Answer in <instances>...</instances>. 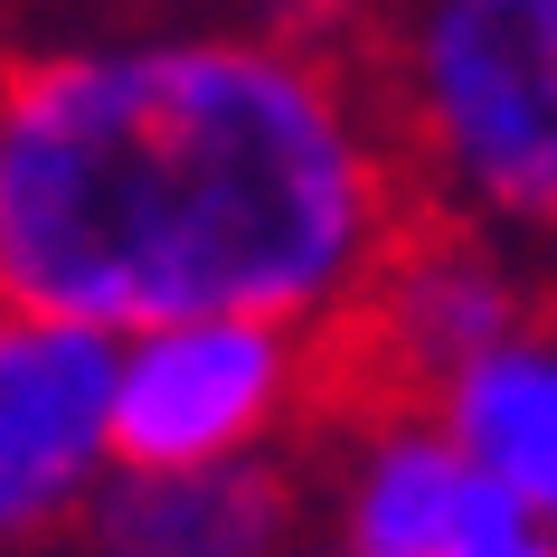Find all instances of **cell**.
I'll return each mask as SVG.
<instances>
[{
    "label": "cell",
    "instance_id": "obj_4",
    "mask_svg": "<svg viewBox=\"0 0 557 557\" xmlns=\"http://www.w3.org/2000/svg\"><path fill=\"white\" fill-rule=\"evenodd\" d=\"M114 472V341L0 302V557H58Z\"/></svg>",
    "mask_w": 557,
    "mask_h": 557
},
{
    "label": "cell",
    "instance_id": "obj_1",
    "mask_svg": "<svg viewBox=\"0 0 557 557\" xmlns=\"http://www.w3.org/2000/svg\"><path fill=\"white\" fill-rule=\"evenodd\" d=\"M425 199L331 20H123L0 58V302L350 331Z\"/></svg>",
    "mask_w": 557,
    "mask_h": 557
},
{
    "label": "cell",
    "instance_id": "obj_2",
    "mask_svg": "<svg viewBox=\"0 0 557 557\" xmlns=\"http://www.w3.org/2000/svg\"><path fill=\"white\" fill-rule=\"evenodd\" d=\"M359 58L425 218L557 236V0H387Z\"/></svg>",
    "mask_w": 557,
    "mask_h": 557
},
{
    "label": "cell",
    "instance_id": "obj_3",
    "mask_svg": "<svg viewBox=\"0 0 557 557\" xmlns=\"http://www.w3.org/2000/svg\"><path fill=\"white\" fill-rule=\"evenodd\" d=\"M322 407H341L322 331L218 312L114 341V463L133 472L294 454V425Z\"/></svg>",
    "mask_w": 557,
    "mask_h": 557
},
{
    "label": "cell",
    "instance_id": "obj_6",
    "mask_svg": "<svg viewBox=\"0 0 557 557\" xmlns=\"http://www.w3.org/2000/svg\"><path fill=\"white\" fill-rule=\"evenodd\" d=\"M312 529H322V492H312L302 454L199 463V472L114 463L58 557H302Z\"/></svg>",
    "mask_w": 557,
    "mask_h": 557
},
{
    "label": "cell",
    "instance_id": "obj_5",
    "mask_svg": "<svg viewBox=\"0 0 557 557\" xmlns=\"http://www.w3.org/2000/svg\"><path fill=\"white\" fill-rule=\"evenodd\" d=\"M520 331H529V294L500 256V236L416 218V236L379 274V294L359 302V322L331 331V379H341V407L435 397L444 379H463L482 350L520 341Z\"/></svg>",
    "mask_w": 557,
    "mask_h": 557
},
{
    "label": "cell",
    "instance_id": "obj_10",
    "mask_svg": "<svg viewBox=\"0 0 557 557\" xmlns=\"http://www.w3.org/2000/svg\"><path fill=\"white\" fill-rule=\"evenodd\" d=\"M454 557H557V529L548 520H529L510 492H472V510H463V539H454Z\"/></svg>",
    "mask_w": 557,
    "mask_h": 557
},
{
    "label": "cell",
    "instance_id": "obj_8",
    "mask_svg": "<svg viewBox=\"0 0 557 557\" xmlns=\"http://www.w3.org/2000/svg\"><path fill=\"white\" fill-rule=\"evenodd\" d=\"M425 407L454 425L463 463L492 492H510L529 520L557 529V331L529 322L520 341L482 350L463 379H444Z\"/></svg>",
    "mask_w": 557,
    "mask_h": 557
},
{
    "label": "cell",
    "instance_id": "obj_9",
    "mask_svg": "<svg viewBox=\"0 0 557 557\" xmlns=\"http://www.w3.org/2000/svg\"><path fill=\"white\" fill-rule=\"evenodd\" d=\"M171 0H0V58L38 48V38H76V29H123V20H161Z\"/></svg>",
    "mask_w": 557,
    "mask_h": 557
},
{
    "label": "cell",
    "instance_id": "obj_7",
    "mask_svg": "<svg viewBox=\"0 0 557 557\" xmlns=\"http://www.w3.org/2000/svg\"><path fill=\"white\" fill-rule=\"evenodd\" d=\"M312 492L331 557H454L482 472L463 463L454 425L425 397H379L341 407V454Z\"/></svg>",
    "mask_w": 557,
    "mask_h": 557
}]
</instances>
